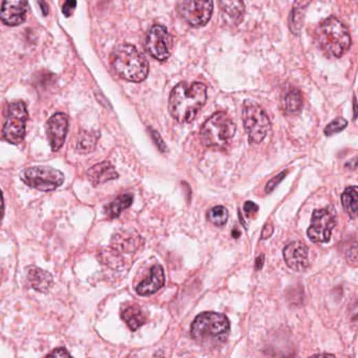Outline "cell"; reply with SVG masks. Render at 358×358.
Instances as JSON below:
<instances>
[{"label": "cell", "instance_id": "ffe728a7", "mask_svg": "<svg viewBox=\"0 0 358 358\" xmlns=\"http://www.w3.org/2000/svg\"><path fill=\"white\" fill-rule=\"evenodd\" d=\"M123 320L128 326L131 331H136L145 323V316L139 306L131 305L124 308L122 311Z\"/></svg>", "mask_w": 358, "mask_h": 358}, {"label": "cell", "instance_id": "1f68e13d", "mask_svg": "<svg viewBox=\"0 0 358 358\" xmlns=\"http://www.w3.org/2000/svg\"><path fill=\"white\" fill-rule=\"evenodd\" d=\"M272 232H273V225H266L265 227H264V230H262V238H269V236H271Z\"/></svg>", "mask_w": 358, "mask_h": 358}, {"label": "cell", "instance_id": "cb8c5ba5", "mask_svg": "<svg viewBox=\"0 0 358 358\" xmlns=\"http://www.w3.org/2000/svg\"><path fill=\"white\" fill-rule=\"evenodd\" d=\"M99 134L95 131H83L77 140L76 150L80 154H89L95 150Z\"/></svg>", "mask_w": 358, "mask_h": 358}, {"label": "cell", "instance_id": "277c9868", "mask_svg": "<svg viewBox=\"0 0 358 358\" xmlns=\"http://www.w3.org/2000/svg\"><path fill=\"white\" fill-rule=\"evenodd\" d=\"M111 63L117 75L129 82H142L148 75V63L134 45L117 47L111 53Z\"/></svg>", "mask_w": 358, "mask_h": 358}, {"label": "cell", "instance_id": "4316f807", "mask_svg": "<svg viewBox=\"0 0 358 358\" xmlns=\"http://www.w3.org/2000/svg\"><path fill=\"white\" fill-rule=\"evenodd\" d=\"M287 170L280 172V175H278V176L276 177V178L270 180L269 182H268L267 186L265 187V192H268V194L271 192L272 190H273L274 188H276V187L278 186V185L280 184V183L286 178V176H287Z\"/></svg>", "mask_w": 358, "mask_h": 358}, {"label": "cell", "instance_id": "4fadbf2b", "mask_svg": "<svg viewBox=\"0 0 358 358\" xmlns=\"http://www.w3.org/2000/svg\"><path fill=\"white\" fill-rule=\"evenodd\" d=\"M69 129V119L63 113H57L47 122V136L53 152H58L65 144Z\"/></svg>", "mask_w": 358, "mask_h": 358}, {"label": "cell", "instance_id": "2e32d148", "mask_svg": "<svg viewBox=\"0 0 358 358\" xmlns=\"http://www.w3.org/2000/svg\"><path fill=\"white\" fill-rule=\"evenodd\" d=\"M87 178L93 186H98L109 181L116 180L119 178V175L111 163L102 162L93 165L87 170Z\"/></svg>", "mask_w": 358, "mask_h": 358}, {"label": "cell", "instance_id": "484cf974", "mask_svg": "<svg viewBox=\"0 0 358 358\" xmlns=\"http://www.w3.org/2000/svg\"><path fill=\"white\" fill-rule=\"evenodd\" d=\"M348 122L346 119L336 118L335 120L332 121L329 125L325 128L326 136H332V135L337 134L339 131H344L347 127Z\"/></svg>", "mask_w": 358, "mask_h": 358}, {"label": "cell", "instance_id": "ac0fdd59", "mask_svg": "<svg viewBox=\"0 0 358 358\" xmlns=\"http://www.w3.org/2000/svg\"><path fill=\"white\" fill-rule=\"evenodd\" d=\"M53 278L49 272L37 267L30 268L27 272V284L37 291L47 292L51 288Z\"/></svg>", "mask_w": 358, "mask_h": 358}, {"label": "cell", "instance_id": "f1b7e54d", "mask_svg": "<svg viewBox=\"0 0 358 358\" xmlns=\"http://www.w3.org/2000/svg\"><path fill=\"white\" fill-rule=\"evenodd\" d=\"M244 210L248 216H254L258 212V207L254 202H246L245 203Z\"/></svg>", "mask_w": 358, "mask_h": 358}, {"label": "cell", "instance_id": "f546056e", "mask_svg": "<svg viewBox=\"0 0 358 358\" xmlns=\"http://www.w3.org/2000/svg\"><path fill=\"white\" fill-rule=\"evenodd\" d=\"M75 8H76V0H67V3L63 5V14L69 17Z\"/></svg>", "mask_w": 358, "mask_h": 358}, {"label": "cell", "instance_id": "44dd1931", "mask_svg": "<svg viewBox=\"0 0 358 358\" xmlns=\"http://www.w3.org/2000/svg\"><path fill=\"white\" fill-rule=\"evenodd\" d=\"M342 204L348 216L351 219H355L358 210L357 187L352 186L347 188L342 194Z\"/></svg>", "mask_w": 358, "mask_h": 358}, {"label": "cell", "instance_id": "6da1fadb", "mask_svg": "<svg viewBox=\"0 0 358 358\" xmlns=\"http://www.w3.org/2000/svg\"><path fill=\"white\" fill-rule=\"evenodd\" d=\"M207 100V87L204 83L183 82L172 89L169 97V113L180 123H190Z\"/></svg>", "mask_w": 358, "mask_h": 358}, {"label": "cell", "instance_id": "5bb4252c", "mask_svg": "<svg viewBox=\"0 0 358 358\" xmlns=\"http://www.w3.org/2000/svg\"><path fill=\"white\" fill-rule=\"evenodd\" d=\"M284 258L288 267L295 271H303L308 267L309 264V250L303 242L295 240L290 243L284 249Z\"/></svg>", "mask_w": 358, "mask_h": 358}, {"label": "cell", "instance_id": "e0dca14e", "mask_svg": "<svg viewBox=\"0 0 358 358\" xmlns=\"http://www.w3.org/2000/svg\"><path fill=\"white\" fill-rule=\"evenodd\" d=\"M303 96L296 87L289 85L284 89L280 97V107L285 114H298L303 107Z\"/></svg>", "mask_w": 358, "mask_h": 358}, {"label": "cell", "instance_id": "9c48e42d", "mask_svg": "<svg viewBox=\"0 0 358 358\" xmlns=\"http://www.w3.org/2000/svg\"><path fill=\"white\" fill-rule=\"evenodd\" d=\"M336 225V212L329 206L317 210L312 216L311 226L308 230V236L314 243H328Z\"/></svg>", "mask_w": 358, "mask_h": 358}, {"label": "cell", "instance_id": "d590c367", "mask_svg": "<svg viewBox=\"0 0 358 358\" xmlns=\"http://www.w3.org/2000/svg\"><path fill=\"white\" fill-rule=\"evenodd\" d=\"M354 118H356V100L354 99Z\"/></svg>", "mask_w": 358, "mask_h": 358}, {"label": "cell", "instance_id": "836d02e7", "mask_svg": "<svg viewBox=\"0 0 358 358\" xmlns=\"http://www.w3.org/2000/svg\"><path fill=\"white\" fill-rule=\"evenodd\" d=\"M262 262H264V256H260V258H258V260H256V268H262Z\"/></svg>", "mask_w": 358, "mask_h": 358}, {"label": "cell", "instance_id": "8fae6325", "mask_svg": "<svg viewBox=\"0 0 358 358\" xmlns=\"http://www.w3.org/2000/svg\"><path fill=\"white\" fill-rule=\"evenodd\" d=\"M214 13V0H184L180 7L183 19L192 27H203Z\"/></svg>", "mask_w": 358, "mask_h": 358}, {"label": "cell", "instance_id": "603a6c76", "mask_svg": "<svg viewBox=\"0 0 358 358\" xmlns=\"http://www.w3.org/2000/svg\"><path fill=\"white\" fill-rule=\"evenodd\" d=\"M221 8L236 23H240L244 15V0H220Z\"/></svg>", "mask_w": 358, "mask_h": 358}, {"label": "cell", "instance_id": "d4e9b609", "mask_svg": "<svg viewBox=\"0 0 358 358\" xmlns=\"http://www.w3.org/2000/svg\"><path fill=\"white\" fill-rule=\"evenodd\" d=\"M208 221L216 226H223L228 220V212L224 206H216L208 212Z\"/></svg>", "mask_w": 358, "mask_h": 358}, {"label": "cell", "instance_id": "d6a6232c", "mask_svg": "<svg viewBox=\"0 0 358 358\" xmlns=\"http://www.w3.org/2000/svg\"><path fill=\"white\" fill-rule=\"evenodd\" d=\"M3 208H5V202H3V192L0 190V219L3 218Z\"/></svg>", "mask_w": 358, "mask_h": 358}, {"label": "cell", "instance_id": "7a4b0ae2", "mask_svg": "<svg viewBox=\"0 0 358 358\" xmlns=\"http://www.w3.org/2000/svg\"><path fill=\"white\" fill-rule=\"evenodd\" d=\"M315 41L329 58H341L351 47L349 30L337 18L329 17L316 27Z\"/></svg>", "mask_w": 358, "mask_h": 358}, {"label": "cell", "instance_id": "83f0119b", "mask_svg": "<svg viewBox=\"0 0 358 358\" xmlns=\"http://www.w3.org/2000/svg\"><path fill=\"white\" fill-rule=\"evenodd\" d=\"M149 131H150V135H152L153 140L156 143L157 147L160 149L161 152H166V145H165L164 141L161 138L158 131H154V129L152 128H149Z\"/></svg>", "mask_w": 358, "mask_h": 358}, {"label": "cell", "instance_id": "7c38bea8", "mask_svg": "<svg viewBox=\"0 0 358 358\" xmlns=\"http://www.w3.org/2000/svg\"><path fill=\"white\" fill-rule=\"evenodd\" d=\"M27 13V0H3L0 21L5 25L15 27L25 23Z\"/></svg>", "mask_w": 358, "mask_h": 358}, {"label": "cell", "instance_id": "30bf717a", "mask_svg": "<svg viewBox=\"0 0 358 358\" xmlns=\"http://www.w3.org/2000/svg\"><path fill=\"white\" fill-rule=\"evenodd\" d=\"M172 38L166 27L155 25L150 27L145 41V49L153 58L165 61L170 57Z\"/></svg>", "mask_w": 358, "mask_h": 358}, {"label": "cell", "instance_id": "52a82bcc", "mask_svg": "<svg viewBox=\"0 0 358 358\" xmlns=\"http://www.w3.org/2000/svg\"><path fill=\"white\" fill-rule=\"evenodd\" d=\"M25 184L41 192H53L63 185L65 176L63 172L51 167L37 166L25 169L21 174Z\"/></svg>", "mask_w": 358, "mask_h": 358}, {"label": "cell", "instance_id": "8992f818", "mask_svg": "<svg viewBox=\"0 0 358 358\" xmlns=\"http://www.w3.org/2000/svg\"><path fill=\"white\" fill-rule=\"evenodd\" d=\"M243 123L248 139L254 144L262 142L270 128V121L262 107L252 101H246L243 107Z\"/></svg>", "mask_w": 358, "mask_h": 358}, {"label": "cell", "instance_id": "5b68a950", "mask_svg": "<svg viewBox=\"0 0 358 358\" xmlns=\"http://www.w3.org/2000/svg\"><path fill=\"white\" fill-rule=\"evenodd\" d=\"M236 126L224 111L212 115L201 128V140L204 145L214 148H224L236 135Z\"/></svg>", "mask_w": 358, "mask_h": 358}, {"label": "cell", "instance_id": "e575fe53", "mask_svg": "<svg viewBox=\"0 0 358 358\" xmlns=\"http://www.w3.org/2000/svg\"><path fill=\"white\" fill-rule=\"evenodd\" d=\"M232 236H234V238H238V236H240V232H238V230H234V232H232Z\"/></svg>", "mask_w": 358, "mask_h": 358}, {"label": "cell", "instance_id": "7402d4cb", "mask_svg": "<svg viewBox=\"0 0 358 358\" xmlns=\"http://www.w3.org/2000/svg\"><path fill=\"white\" fill-rule=\"evenodd\" d=\"M133 196L129 194H122L118 197L114 202L105 207V214L111 219H116L120 216L123 210H127L133 204Z\"/></svg>", "mask_w": 358, "mask_h": 358}, {"label": "cell", "instance_id": "4dcf8cb0", "mask_svg": "<svg viewBox=\"0 0 358 358\" xmlns=\"http://www.w3.org/2000/svg\"><path fill=\"white\" fill-rule=\"evenodd\" d=\"M71 354L65 349V348H60V349H56L55 351L51 352V353L47 354V356H53V357H69Z\"/></svg>", "mask_w": 358, "mask_h": 358}, {"label": "cell", "instance_id": "9a60e30c", "mask_svg": "<svg viewBox=\"0 0 358 358\" xmlns=\"http://www.w3.org/2000/svg\"><path fill=\"white\" fill-rule=\"evenodd\" d=\"M165 276L163 268L161 266H154L150 269V274L148 278L139 284L137 287V293L139 295H150V294L156 293L158 290L164 286Z\"/></svg>", "mask_w": 358, "mask_h": 358}, {"label": "cell", "instance_id": "ba28073f", "mask_svg": "<svg viewBox=\"0 0 358 358\" xmlns=\"http://www.w3.org/2000/svg\"><path fill=\"white\" fill-rule=\"evenodd\" d=\"M27 118L29 115L25 103L16 101L10 104L7 121L3 126V138L12 144L21 143L25 136Z\"/></svg>", "mask_w": 358, "mask_h": 358}, {"label": "cell", "instance_id": "3957f363", "mask_svg": "<svg viewBox=\"0 0 358 358\" xmlns=\"http://www.w3.org/2000/svg\"><path fill=\"white\" fill-rule=\"evenodd\" d=\"M230 332V320L226 316L216 312H204L194 320L190 333L203 347L216 348L227 341Z\"/></svg>", "mask_w": 358, "mask_h": 358}, {"label": "cell", "instance_id": "d6986e66", "mask_svg": "<svg viewBox=\"0 0 358 358\" xmlns=\"http://www.w3.org/2000/svg\"><path fill=\"white\" fill-rule=\"evenodd\" d=\"M311 3V0H295L289 18L290 31L294 35H298L303 27L304 17H305L306 9Z\"/></svg>", "mask_w": 358, "mask_h": 358}]
</instances>
